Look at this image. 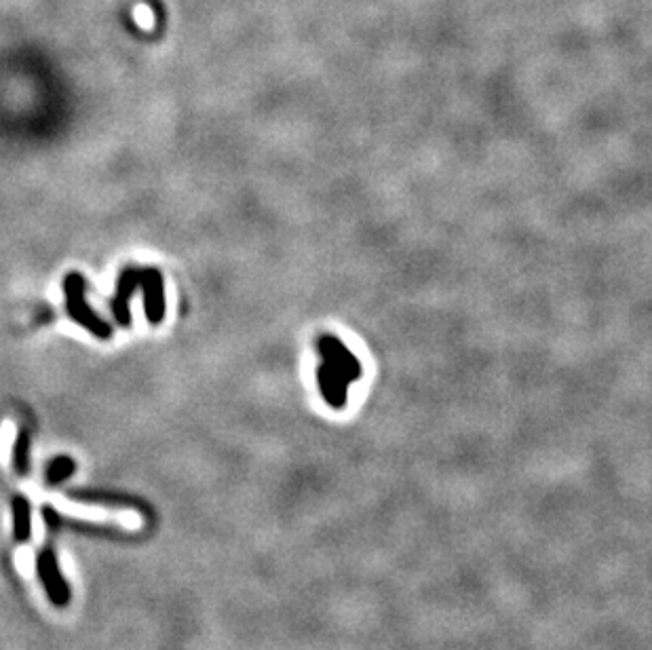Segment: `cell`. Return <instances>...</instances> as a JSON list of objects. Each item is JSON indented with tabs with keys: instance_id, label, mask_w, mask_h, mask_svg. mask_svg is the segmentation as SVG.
<instances>
[{
	"instance_id": "5",
	"label": "cell",
	"mask_w": 652,
	"mask_h": 650,
	"mask_svg": "<svg viewBox=\"0 0 652 650\" xmlns=\"http://www.w3.org/2000/svg\"><path fill=\"white\" fill-rule=\"evenodd\" d=\"M138 279H140V266H133V264L125 266L117 281V292H114V298L110 300V311L114 315V321H117L121 328H129L131 325L129 300L138 292Z\"/></svg>"
},
{
	"instance_id": "9",
	"label": "cell",
	"mask_w": 652,
	"mask_h": 650,
	"mask_svg": "<svg viewBox=\"0 0 652 650\" xmlns=\"http://www.w3.org/2000/svg\"><path fill=\"white\" fill-rule=\"evenodd\" d=\"M13 467L19 475L30 471V431H19L17 442L13 446Z\"/></svg>"
},
{
	"instance_id": "4",
	"label": "cell",
	"mask_w": 652,
	"mask_h": 650,
	"mask_svg": "<svg viewBox=\"0 0 652 650\" xmlns=\"http://www.w3.org/2000/svg\"><path fill=\"white\" fill-rule=\"evenodd\" d=\"M36 570H38V577H41V581H43V585L47 589L49 600L55 606H66L70 602V587L64 581L60 568H57V560H55L53 549H45L41 556H38Z\"/></svg>"
},
{
	"instance_id": "1",
	"label": "cell",
	"mask_w": 652,
	"mask_h": 650,
	"mask_svg": "<svg viewBox=\"0 0 652 650\" xmlns=\"http://www.w3.org/2000/svg\"><path fill=\"white\" fill-rule=\"evenodd\" d=\"M317 349L321 353V366L317 370L321 395L332 408H342L347 404L349 387L361 374L359 361L334 336H321Z\"/></svg>"
},
{
	"instance_id": "2",
	"label": "cell",
	"mask_w": 652,
	"mask_h": 650,
	"mask_svg": "<svg viewBox=\"0 0 652 650\" xmlns=\"http://www.w3.org/2000/svg\"><path fill=\"white\" fill-rule=\"evenodd\" d=\"M62 288H64V296H66V311H68V317L76 323V325H81V328H85L89 334H93L95 338H100V340H110L114 330H112V325L102 319L98 313L91 311L89 309V304H87V281L81 273H68L62 281Z\"/></svg>"
},
{
	"instance_id": "3",
	"label": "cell",
	"mask_w": 652,
	"mask_h": 650,
	"mask_svg": "<svg viewBox=\"0 0 652 650\" xmlns=\"http://www.w3.org/2000/svg\"><path fill=\"white\" fill-rule=\"evenodd\" d=\"M140 290L144 294V313L152 325H159L165 319V281L155 266H140Z\"/></svg>"
},
{
	"instance_id": "6",
	"label": "cell",
	"mask_w": 652,
	"mask_h": 650,
	"mask_svg": "<svg viewBox=\"0 0 652 650\" xmlns=\"http://www.w3.org/2000/svg\"><path fill=\"white\" fill-rule=\"evenodd\" d=\"M64 511L70 515H76V518H87V520H102V522H119L127 528H138L140 518L136 513H119V511H104L100 507H74V505H64Z\"/></svg>"
},
{
	"instance_id": "8",
	"label": "cell",
	"mask_w": 652,
	"mask_h": 650,
	"mask_svg": "<svg viewBox=\"0 0 652 650\" xmlns=\"http://www.w3.org/2000/svg\"><path fill=\"white\" fill-rule=\"evenodd\" d=\"M74 469H76V465L70 456H64V454L55 456L47 467V484L57 486V484L66 482L68 477L74 473Z\"/></svg>"
},
{
	"instance_id": "11",
	"label": "cell",
	"mask_w": 652,
	"mask_h": 650,
	"mask_svg": "<svg viewBox=\"0 0 652 650\" xmlns=\"http://www.w3.org/2000/svg\"><path fill=\"white\" fill-rule=\"evenodd\" d=\"M43 520H45V524L49 526V530H57V526H60V520H57L55 509L49 507V505L43 507Z\"/></svg>"
},
{
	"instance_id": "7",
	"label": "cell",
	"mask_w": 652,
	"mask_h": 650,
	"mask_svg": "<svg viewBox=\"0 0 652 650\" xmlns=\"http://www.w3.org/2000/svg\"><path fill=\"white\" fill-rule=\"evenodd\" d=\"M11 509H13V537L15 541L24 543L30 539V532H32L30 503L24 499V496H15L11 501Z\"/></svg>"
},
{
	"instance_id": "10",
	"label": "cell",
	"mask_w": 652,
	"mask_h": 650,
	"mask_svg": "<svg viewBox=\"0 0 652 650\" xmlns=\"http://www.w3.org/2000/svg\"><path fill=\"white\" fill-rule=\"evenodd\" d=\"M136 17H138V24L142 28H152V11L146 5H140L136 9Z\"/></svg>"
}]
</instances>
